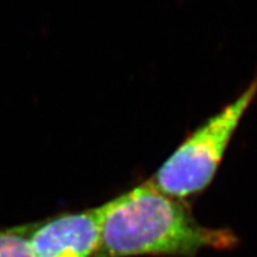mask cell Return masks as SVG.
Returning a JSON list of instances; mask_svg holds the SVG:
<instances>
[{
    "instance_id": "1",
    "label": "cell",
    "mask_w": 257,
    "mask_h": 257,
    "mask_svg": "<svg viewBox=\"0 0 257 257\" xmlns=\"http://www.w3.org/2000/svg\"><path fill=\"white\" fill-rule=\"evenodd\" d=\"M238 238L227 228L202 226L183 200L150 182L106 202L97 257H192L202 249H227Z\"/></svg>"
},
{
    "instance_id": "2",
    "label": "cell",
    "mask_w": 257,
    "mask_h": 257,
    "mask_svg": "<svg viewBox=\"0 0 257 257\" xmlns=\"http://www.w3.org/2000/svg\"><path fill=\"white\" fill-rule=\"evenodd\" d=\"M257 95V76L238 98L187 137L149 180L158 191L184 200L214 179L228 144Z\"/></svg>"
},
{
    "instance_id": "3",
    "label": "cell",
    "mask_w": 257,
    "mask_h": 257,
    "mask_svg": "<svg viewBox=\"0 0 257 257\" xmlns=\"http://www.w3.org/2000/svg\"><path fill=\"white\" fill-rule=\"evenodd\" d=\"M106 202L82 212L30 223L29 244L36 257H97Z\"/></svg>"
},
{
    "instance_id": "4",
    "label": "cell",
    "mask_w": 257,
    "mask_h": 257,
    "mask_svg": "<svg viewBox=\"0 0 257 257\" xmlns=\"http://www.w3.org/2000/svg\"><path fill=\"white\" fill-rule=\"evenodd\" d=\"M30 225L0 230V257H36L29 244Z\"/></svg>"
}]
</instances>
